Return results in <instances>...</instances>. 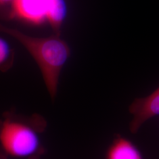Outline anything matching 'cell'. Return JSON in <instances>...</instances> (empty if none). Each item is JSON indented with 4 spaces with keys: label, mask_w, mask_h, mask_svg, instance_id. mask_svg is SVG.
Instances as JSON below:
<instances>
[{
    "label": "cell",
    "mask_w": 159,
    "mask_h": 159,
    "mask_svg": "<svg viewBox=\"0 0 159 159\" xmlns=\"http://www.w3.org/2000/svg\"><path fill=\"white\" fill-rule=\"evenodd\" d=\"M47 126L38 114L24 116L6 111L0 117V150L9 157L41 159L46 151L41 135Z\"/></svg>",
    "instance_id": "6da1fadb"
},
{
    "label": "cell",
    "mask_w": 159,
    "mask_h": 159,
    "mask_svg": "<svg viewBox=\"0 0 159 159\" xmlns=\"http://www.w3.org/2000/svg\"><path fill=\"white\" fill-rule=\"evenodd\" d=\"M0 32L20 42L34 58L40 68L47 91L54 101L57 96L60 73L70 56L67 43L56 34L48 37H35L1 24Z\"/></svg>",
    "instance_id": "7a4b0ae2"
},
{
    "label": "cell",
    "mask_w": 159,
    "mask_h": 159,
    "mask_svg": "<svg viewBox=\"0 0 159 159\" xmlns=\"http://www.w3.org/2000/svg\"><path fill=\"white\" fill-rule=\"evenodd\" d=\"M129 110L133 116L129 130L136 134L147 121L159 116V87L148 96L135 98Z\"/></svg>",
    "instance_id": "3957f363"
},
{
    "label": "cell",
    "mask_w": 159,
    "mask_h": 159,
    "mask_svg": "<svg viewBox=\"0 0 159 159\" xmlns=\"http://www.w3.org/2000/svg\"><path fill=\"white\" fill-rule=\"evenodd\" d=\"M48 0H14L10 17L34 25L47 21Z\"/></svg>",
    "instance_id": "277c9868"
},
{
    "label": "cell",
    "mask_w": 159,
    "mask_h": 159,
    "mask_svg": "<svg viewBox=\"0 0 159 159\" xmlns=\"http://www.w3.org/2000/svg\"><path fill=\"white\" fill-rule=\"evenodd\" d=\"M106 159H143L136 146L124 137L117 136L108 147Z\"/></svg>",
    "instance_id": "5b68a950"
},
{
    "label": "cell",
    "mask_w": 159,
    "mask_h": 159,
    "mask_svg": "<svg viewBox=\"0 0 159 159\" xmlns=\"http://www.w3.org/2000/svg\"><path fill=\"white\" fill-rule=\"evenodd\" d=\"M67 16L65 0H48L47 9V21L54 33L60 36L61 29Z\"/></svg>",
    "instance_id": "8992f818"
},
{
    "label": "cell",
    "mask_w": 159,
    "mask_h": 159,
    "mask_svg": "<svg viewBox=\"0 0 159 159\" xmlns=\"http://www.w3.org/2000/svg\"><path fill=\"white\" fill-rule=\"evenodd\" d=\"M13 59L11 47L6 40L0 37V69L5 70L9 68Z\"/></svg>",
    "instance_id": "52a82bcc"
},
{
    "label": "cell",
    "mask_w": 159,
    "mask_h": 159,
    "mask_svg": "<svg viewBox=\"0 0 159 159\" xmlns=\"http://www.w3.org/2000/svg\"><path fill=\"white\" fill-rule=\"evenodd\" d=\"M14 0H0V6H5L9 4H11V6Z\"/></svg>",
    "instance_id": "ba28073f"
},
{
    "label": "cell",
    "mask_w": 159,
    "mask_h": 159,
    "mask_svg": "<svg viewBox=\"0 0 159 159\" xmlns=\"http://www.w3.org/2000/svg\"><path fill=\"white\" fill-rule=\"evenodd\" d=\"M0 159H9V157L0 150Z\"/></svg>",
    "instance_id": "9c48e42d"
}]
</instances>
